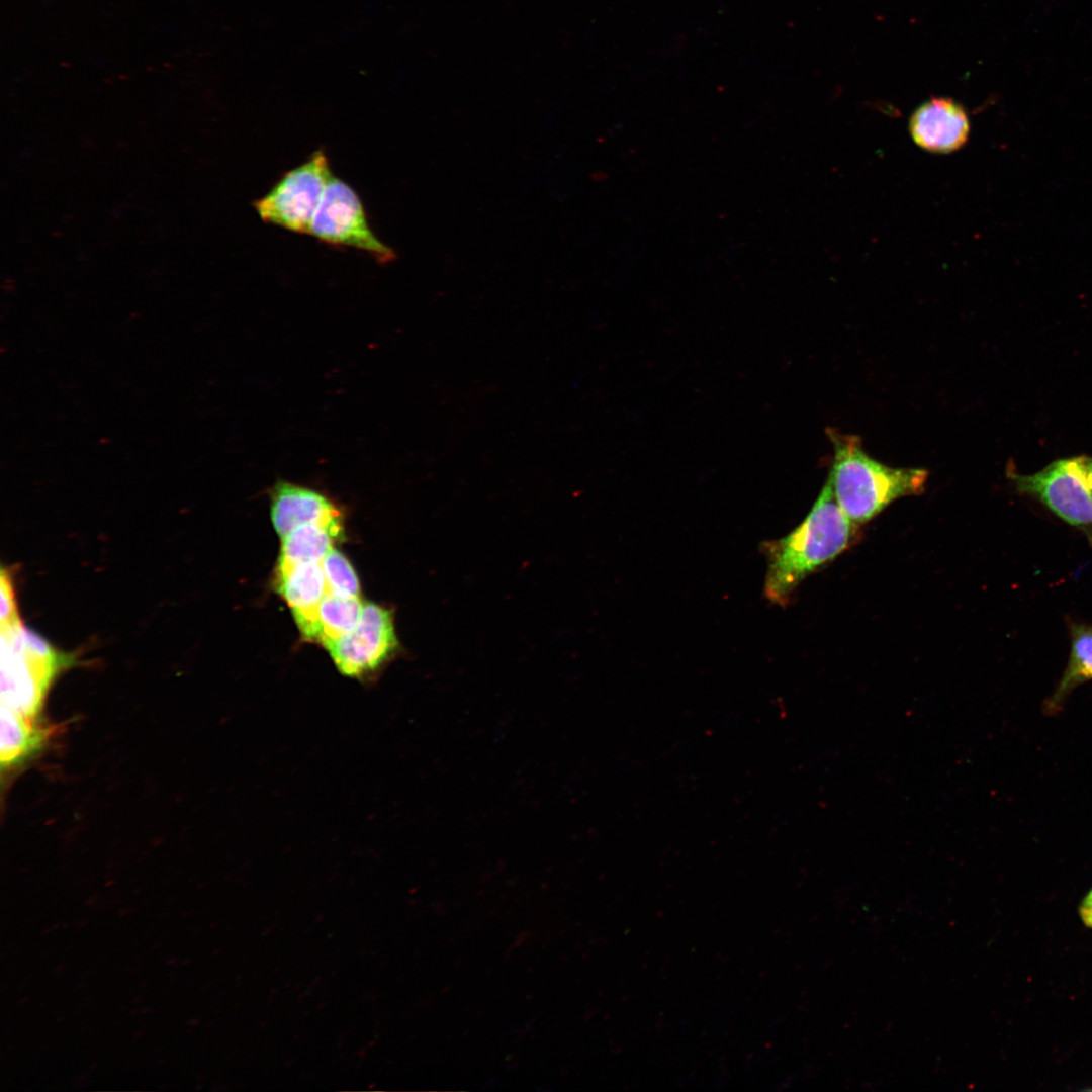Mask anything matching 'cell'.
<instances>
[{"label": "cell", "instance_id": "obj_1", "mask_svg": "<svg viewBox=\"0 0 1092 1092\" xmlns=\"http://www.w3.org/2000/svg\"><path fill=\"white\" fill-rule=\"evenodd\" d=\"M858 527L839 508L827 479L810 512L793 531L761 544L767 561L764 597L786 607L805 578L857 541Z\"/></svg>", "mask_w": 1092, "mask_h": 1092}, {"label": "cell", "instance_id": "obj_2", "mask_svg": "<svg viewBox=\"0 0 1092 1092\" xmlns=\"http://www.w3.org/2000/svg\"><path fill=\"white\" fill-rule=\"evenodd\" d=\"M827 435L833 447L827 479L839 508L854 524L861 526L893 502L924 491L926 469L886 465L863 450L859 437L835 429Z\"/></svg>", "mask_w": 1092, "mask_h": 1092}, {"label": "cell", "instance_id": "obj_3", "mask_svg": "<svg viewBox=\"0 0 1092 1092\" xmlns=\"http://www.w3.org/2000/svg\"><path fill=\"white\" fill-rule=\"evenodd\" d=\"M1 707L35 723L51 681L73 658L19 620L1 627Z\"/></svg>", "mask_w": 1092, "mask_h": 1092}, {"label": "cell", "instance_id": "obj_4", "mask_svg": "<svg viewBox=\"0 0 1092 1092\" xmlns=\"http://www.w3.org/2000/svg\"><path fill=\"white\" fill-rule=\"evenodd\" d=\"M1084 456L1057 459L1032 474L1018 473L1010 463L1006 475L1019 494L1039 502L1092 544V491Z\"/></svg>", "mask_w": 1092, "mask_h": 1092}, {"label": "cell", "instance_id": "obj_5", "mask_svg": "<svg viewBox=\"0 0 1092 1092\" xmlns=\"http://www.w3.org/2000/svg\"><path fill=\"white\" fill-rule=\"evenodd\" d=\"M333 175L323 149L285 172L262 197L253 202L259 217L297 234L310 233L313 214Z\"/></svg>", "mask_w": 1092, "mask_h": 1092}, {"label": "cell", "instance_id": "obj_6", "mask_svg": "<svg viewBox=\"0 0 1092 1092\" xmlns=\"http://www.w3.org/2000/svg\"><path fill=\"white\" fill-rule=\"evenodd\" d=\"M309 235L331 246L363 251L381 264L396 259L395 251L371 230L357 192L334 175L324 189Z\"/></svg>", "mask_w": 1092, "mask_h": 1092}, {"label": "cell", "instance_id": "obj_7", "mask_svg": "<svg viewBox=\"0 0 1092 1092\" xmlns=\"http://www.w3.org/2000/svg\"><path fill=\"white\" fill-rule=\"evenodd\" d=\"M326 649L342 674L358 680L370 678L399 649L391 612L373 603L363 604L356 627Z\"/></svg>", "mask_w": 1092, "mask_h": 1092}, {"label": "cell", "instance_id": "obj_8", "mask_svg": "<svg viewBox=\"0 0 1092 1092\" xmlns=\"http://www.w3.org/2000/svg\"><path fill=\"white\" fill-rule=\"evenodd\" d=\"M914 143L925 151L948 154L968 141L970 121L964 107L951 98L933 97L922 103L909 119Z\"/></svg>", "mask_w": 1092, "mask_h": 1092}, {"label": "cell", "instance_id": "obj_9", "mask_svg": "<svg viewBox=\"0 0 1092 1092\" xmlns=\"http://www.w3.org/2000/svg\"><path fill=\"white\" fill-rule=\"evenodd\" d=\"M276 587L291 609L294 620L307 640L316 641L318 607L328 592L320 562L279 563Z\"/></svg>", "mask_w": 1092, "mask_h": 1092}, {"label": "cell", "instance_id": "obj_10", "mask_svg": "<svg viewBox=\"0 0 1092 1092\" xmlns=\"http://www.w3.org/2000/svg\"><path fill=\"white\" fill-rule=\"evenodd\" d=\"M271 518L280 537L295 528L316 523L342 533L341 513L324 494L286 481L271 492Z\"/></svg>", "mask_w": 1092, "mask_h": 1092}, {"label": "cell", "instance_id": "obj_11", "mask_svg": "<svg viewBox=\"0 0 1092 1092\" xmlns=\"http://www.w3.org/2000/svg\"><path fill=\"white\" fill-rule=\"evenodd\" d=\"M1071 649L1068 664L1052 696L1044 703V712L1054 715L1061 711L1072 691L1092 680V625L1070 624Z\"/></svg>", "mask_w": 1092, "mask_h": 1092}, {"label": "cell", "instance_id": "obj_12", "mask_svg": "<svg viewBox=\"0 0 1092 1092\" xmlns=\"http://www.w3.org/2000/svg\"><path fill=\"white\" fill-rule=\"evenodd\" d=\"M341 536L342 533L316 523L299 526L282 538L278 562H321Z\"/></svg>", "mask_w": 1092, "mask_h": 1092}, {"label": "cell", "instance_id": "obj_13", "mask_svg": "<svg viewBox=\"0 0 1092 1092\" xmlns=\"http://www.w3.org/2000/svg\"><path fill=\"white\" fill-rule=\"evenodd\" d=\"M359 597H345L327 592L318 607L316 641L325 648L352 631L362 615Z\"/></svg>", "mask_w": 1092, "mask_h": 1092}, {"label": "cell", "instance_id": "obj_14", "mask_svg": "<svg viewBox=\"0 0 1092 1092\" xmlns=\"http://www.w3.org/2000/svg\"><path fill=\"white\" fill-rule=\"evenodd\" d=\"M42 737L43 734L35 723L1 707L0 760L3 768L30 755L39 747Z\"/></svg>", "mask_w": 1092, "mask_h": 1092}, {"label": "cell", "instance_id": "obj_15", "mask_svg": "<svg viewBox=\"0 0 1092 1092\" xmlns=\"http://www.w3.org/2000/svg\"><path fill=\"white\" fill-rule=\"evenodd\" d=\"M328 590L345 597H359V581L346 557L332 548L321 560Z\"/></svg>", "mask_w": 1092, "mask_h": 1092}, {"label": "cell", "instance_id": "obj_16", "mask_svg": "<svg viewBox=\"0 0 1092 1092\" xmlns=\"http://www.w3.org/2000/svg\"><path fill=\"white\" fill-rule=\"evenodd\" d=\"M8 573H1V627L19 620L15 604V595Z\"/></svg>", "mask_w": 1092, "mask_h": 1092}, {"label": "cell", "instance_id": "obj_17", "mask_svg": "<svg viewBox=\"0 0 1092 1092\" xmlns=\"http://www.w3.org/2000/svg\"><path fill=\"white\" fill-rule=\"evenodd\" d=\"M1079 915L1085 926L1092 928V889L1079 905Z\"/></svg>", "mask_w": 1092, "mask_h": 1092}, {"label": "cell", "instance_id": "obj_18", "mask_svg": "<svg viewBox=\"0 0 1092 1092\" xmlns=\"http://www.w3.org/2000/svg\"><path fill=\"white\" fill-rule=\"evenodd\" d=\"M1084 463H1085V470H1086L1087 480H1088L1090 489L1092 491V457L1085 455L1084 456Z\"/></svg>", "mask_w": 1092, "mask_h": 1092}]
</instances>
